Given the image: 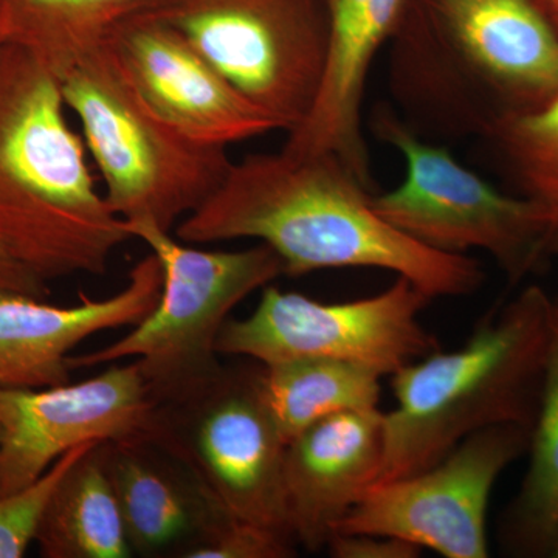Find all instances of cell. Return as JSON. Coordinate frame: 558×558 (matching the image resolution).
Returning <instances> with one entry per match:
<instances>
[{
    "instance_id": "24",
    "label": "cell",
    "mask_w": 558,
    "mask_h": 558,
    "mask_svg": "<svg viewBox=\"0 0 558 558\" xmlns=\"http://www.w3.org/2000/svg\"><path fill=\"white\" fill-rule=\"evenodd\" d=\"M296 545L277 532L220 513L185 553V558H288Z\"/></svg>"
},
{
    "instance_id": "2",
    "label": "cell",
    "mask_w": 558,
    "mask_h": 558,
    "mask_svg": "<svg viewBox=\"0 0 558 558\" xmlns=\"http://www.w3.org/2000/svg\"><path fill=\"white\" fill-rule=\"evenodd\" d=\"M61 83L0 46V244L40 278L105 275L132 240L97 189L86 143L70 128Z\"/></svg>"
},
{
    "instance_id": "13",
    "label": "cell",
    "mask_w": 558,
    "mask_h": 558,
    "mask_svg": "<svg viewBox=\"0 0 558 558\" xmlns=\"http://www.w3.org/2000/svg\"><path fill=\"white\" fill-rule=\"evenodd\" d=\"M108 43L149 108L204 145L233 143L279 130L171 25L135 11Z\"/></svg>"
},
{
    "instance_id": "16",
    "label": "cell",
    "mask_w": 558,
    "mask_h": 558,
    "mask_svg": "<svg viewBox=\"0 0 558 558\" xmlns=\"http://www.w3.org/2000/svg\"><path fill=\"white\" fill-rule=\"evenodd\" d=\"M385 454L379 409L337 414L290 440L284 502L296 546L326 548L341 521L380 478Z\"/></svg>"
},
{
    "instance_id": "20",
    "label": "cell",
    "mask_w": 558,
    "mask_h": 558,
    "mask_svg": "<svg viewBox=\"0 0 558 558\" xmlns=\"http://www.w3.org/2000/svg\"><path fill=\"white\" fill-rule=\"evenodd\" d=\"M380 374L328 359L259 365L260 399L286 446L304 429L337 414L379 407Z\"/></svg>"
},
{
    "instance_id": "18",
    "label": "cell",
    "mask_w": 558,
    "mask_h": 558,
    "mask_svg": "<svg viewBox=\"0 0 558 558\" xmlns=\"http://www.w3.org/2000/svg\"><path fill=\"white\" fill-rule=\"evenodd\" d=\"M102 444L81 457L54 490L36 535L40 556L128 558L134 554Z\"/></svg>"
},
{
    "instance_id": "25",
    "label": "cell",
    "mask_w": 558,
    "mask_h": 558,
    "mask_svg": "<svg viewBox=\"0 0 558 558\" xmlns=\"http://www.w3.org/2000/svg\"><path fill=\"white\" fill-rule=\"evenodd\" d=\"M325 549L333 558H417L422 553L413 543L368 532H336Z\"/></svg>"
},
{
    "instance_id": "1",
    "label": "cell",
    "mask_w": 558,
    "mask_h": 558,
    "mask_svg": "<svg viewBox=\"0 0 558 558\" xmlns=\"http://www.w3.org/2000/svg\"><path fill=\"white\" fill-rule=\"evenodd\" d=\"M371 196L330 154H250L231 161L219 189L175 226V238L186 244L259 241L281 258L288 277L388 270L432 300L468 296L481 288L478 260L410 240L374 211Z\"/></svg>"
},
{
    "instance_id": "11",
    "label": "cell",
    "mask_w": 558,
    "mask_h": 558,
    "mask_svg": "<svg viewBox=\"0 0 558 558\" xmlns=\"http://www.w3.org/2000/svg\"><path fill=\"white\" fill-rule=\"evenodd\" d=\"M532 429L476 432L429 468L366 492L336 532H368L446 558L488 557L487 517L498 480L527 453Z\"/></svg>"
},
{
    "instance_id": "23",
    "label": "cell",
    "mask_w": 558,
    "mask_h": 558,
    "mask_svg": "<svg viewBox=\"0 0 558 558\" xmlns=\"http://www.w3.org/2000/svg\"><path fill=\"white\" fill-rule=\"evenodd\" d=\"M97 444H84L62 454L38 481L0 497V558H22L36 542L44 513L65 473Z\"/></svg>"
},
{
    "instance_id": "8",
    "label": "cell",
    "mask_w": 558,
    "mask_h": 558,
    "mask_svg": "<svg viewBox=\"0 0 558 558\" xmlns=\"http://www.w3.org/2000/svg\"><path fill=\"white\" fill-rule=\"evenodd\" d=\"M238 90L292 131L317 97L328 47L323 0H143Z\"/></svg>"
},
{
    "instance_id": "12",
    "label": "cell",
    "mask_w": 558,
    "mask_h": 558,
    "mask_svg": "<svg viewBox=\"0 0 558 558\" xmlns=\"http://www.w3.org/2000/svg\"><path fill=\"white\" fill-rule=\"evenodd\" d=\"M160 407L137 362L47 388L0 387V497L38 481L92 442H153Z\"/></svg>"
},
{
    "instance_id": "26",
    "label": "cell",
    "mask_w": 558,
    "mask_h": 558,
    "mask_svg": "<svg viewBox=\"0 0 558 558\" xmlns=\"http://www.w3.org/2000/svg\"><path fill=\"white\" fill-rule=\"evenodd\" d=\"M0 292H17L47 300L50 288L46 279L24 266L0 244Z\"/></svg>"
},
{
    "instance_id": "9",
    "label": "cell",
    "mask_w": 558,
    "mask_h": 558,
    "mask_svg": "<svg viewBox=\"0 0 558 558\" xmlns=\"http://www.w3.org/2000/svg\"><path fill=\"white\" fill-rule=\"evenodd\" d=\"M256 371L258 363L223 368L201 395L160 407L153 442L189 470L223 515L295 542L286 515V444L260 399Z\"/></svg>"
},
{
    "instance_id": "22",
    "label": "cell",
    "mask_w": 558,
    "mask_h": 558,
    "mask_svg": "<svg viewBox=\"0 0 558 558\" xmlns=\"http://www.w3.org/2000/svg\"><path fill=\"white\" fill-rule=\"evenodd\" d=\"M483 135L517 194L558 220V95L542 108L495 121Z\"/></svg>"
},
{
    "instance_id": "15",
    "label": "cell",
    "mask_w": 558,
    "mask_h": 558,
    "mask_svg": "<svg viewBox=\"0 0 558 558\" xmlns=\"http://www.w3.org/2000/svg\"><path fill=\"white\" fill-rule=\"evenodd\" d=\"M411 0H323L328 47L317 97L288 132L282 150L295 156L330 154L363 183L371 182L362 109L371 65L395 36Z\"/></svg>"
},
{
    "instance_id": "31",
    "label": "cell",
    "mask_w": 558,
    "mask_h": 558,
    "mask_svg": "<svg viewBox=\"0 0 558 558\" xmlns=\"http://www.w3.org/2000/svg\"><path fill=\"white\" fill-rule=\"evenodd\" d=\"M0 46H2V38H0Z\"/></svg>"
},
{
    "instance_id": "17",
    "label": "cell",
    "mask_w": 558,
    "mask_h": 558,
    "mask_svg": "<svg viewBox=\"0 0 558 558\" xmlns=\"http://www.w3.org/2000/svg\"><path fill=\"white\" fill-rule=\"evenodd\" d=\"M102 450L132 553L183 557L222 513L189 470L156 444L105 442Z\"/></svg>"
},
{
    "instance_id": "3",
    "label": "cell",
    "mask_w": 558,
    "mask_h": 558,
    "mask_svg": "<svg viewBox=\"0 0 558 558\" xmlns=\"http://www.w3.org/2000/svg\"><path fill=\"white\" fill-rule=\"evenodd\" d=\"M554 303L539 286L486 315L454 351L432 352L392 374L395 409L384 413L380 478L413 475L481 429L537 417Z\"/></svg>"
},
{
    "instance_id": "10",
    "label": "cell",
    "mask_w": 558,
    "mask_h": 558,
    "mask_svg": "<svg viewBox=\"0 0 558 558\" xmlns=\"http://www.w3.org/2000/svg\"><path fill=\"white\" fill-rule=\"evenodd\" d=\"M429 301L402 277L376 295L341 303L282 292L269 284L247 318L227 319L218 352L259 365L337 360L381 377L392 376L440 349L438 339L421 322Z\"/></svg>"
},
{
    "instance_id": "4",
    "label": "cell",
    "mask_w": 558,
    "mask_h": 558,
    "mask_svg": "<svg viewBox=\"0 0 558 558\" xmlns=\"http://www.w3.org/2000/svg\"><path fill=\"white\" fill-rule=\"evenodd\" d=\"M395 83L414 108L483 134L558 95V31L537 0H411Z\"/></svg>"
},
{
    "instance_id": "14",
    "label": "cell",
    "mask_w": 558,
    "mask_h": 558,
    "mask_svg": "<svg viewBox=\"0 0 558 558\" xmlns=\"http://www.w3.org/2000/svg\"><path fill=\"white\" fill-rule=\"evenodd\" d=\"M161 266L149 253L116 295L61 307L17 292H0V387L47 388L69 384L72 352L97 333L134 328L160 299Z\"/></svg>"
},
{
    "instance_id": "32",
    "label": "cell",
    "mask_w": 558,
    "mask_h": 558,
    "mask_svg": "<svg viewBox=\"0 0 558 558\" xmlns=\"http://www.w3.org/2000/svg\"><path fill=\"white\" fill-rule=\"evenodd\" d=\"M0 436H2V429H0Z\"/></svg>"
},
{
    "instance_id": "27",
    "label": "cell",
    "mask_w": 558,
    "mask_h": 558,
    "mask_svg": "<svg viewBox=\"0 0 558 558\" xmlns=\"http://www.w3.org/2000/svg\"><path fill=\"white\" fill-rule=\"evenodd\" d=\"M549 20L554 22L558 31V0H553V5L548 11Z\"/></svg>"
},
{
    "instance_id": "21",
    "label": "cell",
    "mask_w": 558,
    "mask_h": 558,
    "mask_svg": "<svg viewBox=\"0 0 558 558\" xmlns=\"http://www.w3.org/2000/svg\"><path fill=\"white\" fill-rule=\"evenodd\" d=\"M143 0H0L2 44L20 47L58 76L108 40Z\"/></svg>"
},
{
    "instance_id": "28",
    "label": "cell",
    "mask_w": 558,
    "mask_h": 558,
    "mask_svg": "<svg viewBox=\"0 0 558 558\" xmlns=\"http://www.w3.org/2000/svg\"><path fill=\"white\" fill-rule=\"evenodd\" d=\"M539 7L545 10V13L548 14L550 5H553V0H537Z\"/></svg>"
},
{
    "instance_id": "30",
    "label": "cell",
    "mask_w": 558,
    "mask_h": 558,
    "mask_svg": "<svg viewBox=\"0 0 558 558\" xmlns=\"http://www.w3.org/2000/svg\"><path fill=\"white\" fill-rule=\"evenodd\" d=\"M554 558H558V546H557V549H556V556H554Z\"/></svg>"
},
{
    "instance_id": "6",
    "label": "cell",
    "mask_w": 558,
    "mask_h": 558,
    "mask_svg": "<svg viewBox=\"0 0 558 558\" xmlns=\"http://www.w3.org/2000/svg\"><path fill=\"white\" fill-rule=\"evenodd\" d=\"M126 223L132 240L148 245L161 266L160 299L116 343L72 355L70 368H94L135 359L159 407L201 395L226 366L218 339L231 311L281 275L284 266L266 244L244 250H199L148 220Z\"/></svg>"
},
{
    "instance_id": "29",
    "label": "cell",
    "mask_w": 558,
    "mask_h": 558,
    "mask_svg": "<svg viewBox=\"0 0 558 558\" xmlns=\"http://www.w3.org/2000/svg\"><path fill=\"white\" fill-rule=\"evenodd\" d=\"M556 255H558V234H557V241H556ZM554 307L558 311V293L553 299Z\"/></svg>"
},
{
    "instance_id": "7",
    "label": "cell",
    "mask_w": 558,
    "mask_h": 558,
    "mask_svg": "<svg viewBox=\"0 0 558 558\" xmlns=\"http://www.w3.org/2000/svg\"><path fill=\"white\" fill-rule=\"evenodd\" d=\"M373 128L405 160L402 183L371 196L374 211L400 233L440 253L486 252L513 284L556 255L558 220L548 208L495 189L387 108L374 112Z\"/></svg>"
},
{
    "instance_id": "19",
    "label": "cell",
    "mask_w": 558,
    "mask_h": 558,
    "mask_svg": "<svg viewBox=\"0 0 558 558\" xmlns=\"http://www.w3.org/2000/svg\"><path fill=\"white\" fill-rule=\"evenodd\" d=\"M527 469L519 492L499 521V545L510 557L556 556L558 546V311L537 417L531 433Z\"/></svg>"
},
{
    "instance_id": "5",
    "label": "cell",
    "mask_w": 558,
    "mask_h": 558,
    "mask_svg": "<svg viewBox=\"0 0 558 558\" xmlns=\"http://www.w3.org/2000/svg\"><path fill=\"white\" fill-rule=\"evenodd\" d=\"M60 83L100 171L102 194L124 222L148 220L172 231L226 179L227 148L196 142L160 119L108 40L75 62Z\"/></svg>"
}]
</instances>
